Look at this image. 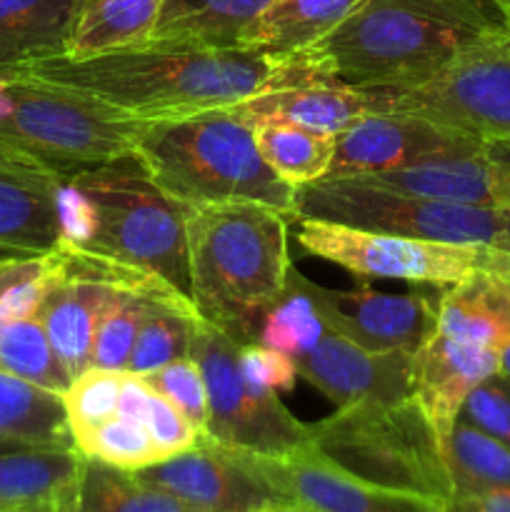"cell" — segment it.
I'll list each match as a JSON object with an SVG mask.
<instances>
[{
    "instance_id": "obj_18",
    "label": "cell",
    "mask_w": 510,
    "mask_h": 512,
    "mask_svg": "<svg viewBox=\"0 0 510 512\" xmlns=\"http://www.w3.org/2000/svg\"><path fill=\"white\" fill-rule=\"evenodd\" d=\"M413 353H375L335 333H325L308 353L295 358L308 380L335 408L353 403H395L410 398Z\"/></svg>"
},
{
    "instance_id": "obj_42",
    "label": "cell",
    "mask_w": 510,
    "mask_h": 512,
    "mask_svg": "<svg viewBox=\"0 0 510 512\" xmlns=\"http://www.w3.org/2000/svg\"><path fill=\"white\" fill-rule=\"evenodd\" d=\"M58 233V245L70 248H88L98 235V210L73 178L58 188Z\"/></svg>"
},
{
    "instance_id": "obj_17",
    "label": "cell",
    "mask_w": 510,
    "mask_h": 512,
    "mask_svg": "<svg viewBox=\"0 0 510 512\" xmlns=\"http://www.w3.org/2000/svg\"><path fill=\"white\" fill-rule=\"evenodd\" d=\"M63 175L0 135V258H33L58 248Z\"/></svg>"
},
{
    "instance_id": "obj_33",
    "label": "cell",
    "mask_w": 510,
    "mask_h": 512,
    "mask_svg": "<svg viewBox=\"0 0 510 512\" xmlns=\"http://www.w3.org/2000/svg\"><path fill=\"white\" fill-rule=\"evenodd\" d=\"M0 370L55 395H63L73 380L55 355L38 315L0 330Z\"/></svg>"
},
{
    "instance_id": "obj_35",
    "label": "cell",
    "mask_w": 510,
    "mask_h": 512,
    "mask_svg": "<svg viewBox=\"0 0 510 512\" xmlns=\"http://www.w3.org/2000/svg\"><path fill=\"white\" fill-rule=\"evenodd\" d=\"M125 370L85 368L83 373L70 380L68 390L60 395L68 420L73 445L103 423L118 415L120 390H123Z\"/></svg>"
},
{
    "instance_id": "obj_23",
    "label": "cell",
    "mask_w": 510,
    "mask_h": 512,
    "mask_svg": "<svg viewBox=\"0 0 510 512\" xmlns=\"http://www.w3.org/2000/svg\"><path fill=\"white\" fill-rule=\"evenodd\" d=\"M78 0H0V73L68 50Z\"/></svg>"
},
{
    "instance_id": "obj_41",
    "label": "cell",
    "mask_w": 510,
    "mask_h": 512,
    "mask_svg": "<svg viewBox=\"0 0 510 512\" xmlns=\"http://www.w3.org/2000/svg\"><path fill=\"white\" fill-rule=\"evenodd\" d=\"M238 360L245 380L253 388L263 390V393H290L300 378L295 358L280 353V350L268 348V345L258 343V340L240 345Z\"/></svg>"
},
{
    "instance_id": "obj_19",
    "label": "cell",
    "mask_w": 510,
    "mask_h": 512,
    "mask_svg": "<svg viewBox=\"0 0 510 512\" xmlns=\"http://www.w3.org/2000/svg\"><path fill=\"white\" fill-rule=\"evenodd\" d=\"M500 353L460 343L435 330L410 360V398L415 400L440 443H448L468 395L498 373Z\"/></svg>"
},
{
    "instance_id": "obj_9",
    "label": "cell",
    "mask_w": 510,
    "mask_h": 512,
    "mask_svg": "<svg viewBox=\"0 0 510 512\" xmlns=\"http://www.w3.org/2000/svg\"><path fill=\"white\" fill-rule=\"evenodd\" d=\"M238 353V340L198 320L190 355L208 390L210 443L255 455H285L310 445L308 423H300L278 395L253 388L240 370Z\"/></svg>"
},
{
    "instance_id": "obj_12",
    "label": "cell",
    "mask_w": 510,
    "mask_h": 512,
    "mask_svg": "<svg viewBox=\"0 0 510 512\" xmlns=\"http://www.w3.org/2000/svg\"><path fill=\"white\" fill-rule=\"evenodd\" d=\"M58 278L40 308L38 318L50 345L70 378L90 368L95 330L110 295L128 280L143 275L130 265L85 248L58 245Z\"/></svg>"
},
{
    "instance_id": "obj_22",
    "label": "cell",
    "mask_w": 510,
    "mask_h": 512,
    "mask_svg": "<svg viewBox=\"0 0 510 512\" xmlns=\"http://www.w3.org/2000/svg\"><path fill=\"white\" fill-rule=\"evenodd\" d=\"M360 0H275L238 40L240 50L290 58L343 23Z\"/></svg>"
},
{
    "instance_id": "obj_16",
    "label": "cell",
    "mask_w": 510,
    "mask_h": 512,
    "mask_svg": "<svg viewBox=\"0 0 510 512\" xmlns=\"http://www.w3.org/2000/svg\"><path fill=\"white\" fill-rule=\"evenodd\" d=\"M133 475L200 512H263L285 503L233 450L213 443L185 450Z\"/></svg>"
},
{
    "instance_id": "obj_43",
    "label": "cell",
    "mask_w": 510,
    "mask_h": 512,
    "mask_svg": "<svg viewBox=\"0 0 510 512\" xmlns=\"http://www.w3.org/2000/svg\"><path fill=\"white\" fill-rule=\"evenodd\" d=\"M490 143L495 155V208L510 215V140H490Z\"/></svg>"
},
{
    "instance_id": "obj_31",
    "label": "cell",
    "mask_w": 510,
    "mask_h": 512,
    "mask_svg": "<svg viewBox=\"0 0 510 512\" xmlns=\"http://www.w3.org/2000/svg\"><path fill=\"white\" fill-rule=\"evenodd\" d=\"M198 320L200 315L193 300L180 295L178 290L160 293L145 313L125 370L145 375L190 355Z\"/></svg>"
},
{
    "instance_id": "obj_30",
    "label": "cell",
    "mask_w": 510,
    "mask_h": 512,
    "mask_svg": "<svg viewBox=\"0 0 510 512\" xmlns=\"http://www.w3.org/2000/svg\"><path fill=\"white\" fill-rule=\"evenodd\" d=\"M0 435L30 445L75 448L60 395L5 370H0Z\"/></svg>"
},
{
    "instance_id": "obj_20",
    "label": "cell",
    "mask_w": 510,
    "mask_h": 512,
    "mask_svg": "<svg viewBox=\"0 0 510 512\" xmlns=\"http://www.w3.org/2000/svg\"><path fill=\"white\" fill-rule=\"evenodd\" d=\"M358 178L365 183L400 190V193L420 195V198L495 208V155L490 140H485L478 148L438 155V158L420 160L405 168L358 175Z\"/></svg>"
},
{
    "instance_id": "obj_11",
    "label": "cell",
    "mask_w": 510,
    "mask_h": 512,
    "mask_svg": "<svg viewBox=\"0 0 510 512\" xmlns=\"http://www.w3.org/2000/svg\"><path fill=\"white\" fill-rule=\"evenodd\" d=\"M300 288L330 333L375 353H415L438 328V298L420 290L385 293L360 280L325 288L295 270Z\"/></svg>"
},
{
    "instance_id": "obj_1",
    "label": "cell",
    "mask_w": 510,
    "mask_h": 512,
    "mask_svg": "<svg viewBox=\"0 0 510 512\" xmlns=\"http://www.w3.org/2000/svg\"><path fill=\"white\" fill-rule=\"evenodd\" d=\"M280 68L278 58L178 38H148L85 58L38 60L15 68L78 88L135 120H170L243 103Z\"/></svg>"
},
{
    "instance_id": "obj_21",
    "label": "cell",
    "mask_w": 510,
    "mask_h": 512,
    "mask_svg": "<svg viewBox=\"0 0 510 512\" xmlns=\"http://www.w3.org/2000/svg\"><path fill=\"white\" fill-rule=\"evenodd\" d=\"M435 330L500 353L510 343V290L488 270H475L440 293Z\"/></svg>"
},
{
    "instance_id": "obj_51",
    "label": "cell",
    "mask_w": 510,
    "mask_h": 512,
    "mask_svg": "<svg viewBox=\"0 0 510 512\" xmlns=\"http://www.w3.org/2000/svg\"><path fill=\"white\" fill-rule=\"evenodd\" d=\"M10 260H13V258H0V268H3V265H8ZM18 260H20V258H18Z\"/></svg>"
},
{
    "instance_id": "obj_38",
    "label": "cell",
    "mask_w": 510,
    "mask_h": 512,
    "mask_svg": "<svg viewBox=\"0 0 510 512\" xmlns=\"http://www.w3.org/2000/svg\"><path fill=\"white\" fill-rule=\"evenodd\" d=\"M140 378L150 390L175 405L195 428L208 435V390H205L203 370L195 363L193 355L173 360V363L150 370Z\"/></svg>"
},
{
    "instance_id": "obj_4",
    "label": "cell",
    "mask_w": 510,
    "mask_h": 512,
    "mask_svg": "<svg viewBox=\"0 0 510 512\" xmlns=\"http://www.w3.org/2000/svg\"><path fill=\"white\" fill-rule=\"evenodd\" d=\"M133 150L155 183L185 208L263 203L295 218V188L273 173L253 128L230 108L150 120Z\"/></svg>"
},
{
    "instance_id": "obj_7",
    "label": "cell",
    "mask_w": 510,
    "mask_h": 512,
    "mask_svg": "<svg viewBox=\"0 0 510 512\" xmlns=\"http://www.w3.org/2000/svg\"><path fill=\"white\" fill-rule=\"evenodd\" d=\"M143 128L145 120L78 88L18 70L0 73V135L63 178L133 150Z\"/></svg>"
},
{
    "instance_id": "obj_26",
    "label": "cell",
    "mask_w": 510,
    "mask_h": 512,
    "mask_svg": "<svg viewBox=\"0 0 510 512\" xmlns=\"http://www.w3.org/2000/svg\"><path fill=\"white\" fill-rule=\"evenodd\" d=\"M83 465L75 448L28 445L0 453V512L55 500Z\"/></svg>"
},
{
    "instance_id": "obj_48",
    "label": "cell",
    "mask_w": 510,
    "mask_h": 512,
    "mask_svg": "<svg viewBox=\"0 0 510 512\" xmlns=\"http://www.w3.org/2000/svg\"><path fill=\"white\" fill-rule=\"evenodd\" d=\"M30 443H23V440L8 438V435H0V453H8V450H18V448H28Z\"/></svg>"
},
{
    "instance_id": "obj_5",
    "label": "cell",
    "mask_w": 510,
    "mask_h": 512,
    "mask_svg": "<svg viewBox=\"0 0 510 512\" xmlns=\"http://www.w3.org/2000/svg\"><path fill=\"white\" fill-rule=\"evenodd\" d=\"M68 178L98 210V235L85 250L155 275L190 298V208L155 183L135 150L75 170Z\"/></svg>"
},
{
    "instance_id": "obj_27",
    "label": "cell",
    "mask_w": 510,
    "mask_h": 512,
    "mask_svg": "<svg viewBox=\"0 0 510 512\" xmlns=\"http://www.w3.org/2000/svg\"><path fill=\"white\" fill-rule=\"evenodd\" d=\"M275 0H163L150 38H178L238 48L243 30Z\"/></svg>"
},
{
    "instance_id": "obj_13",
    "label": "cell",
    "mask_w": 510,
    "mask_h": 512,
    "mask_svg": "<svg viewBox=\"0 0 510 512\" xmlns=\"http://www.w3.org/2000/svg\"><path fill=\"white\" fill-rule=\"evenodd\" d=\"M233 453L288 503L323 512H443L438 500L380 488L345 473L323 458L313 443L285 455Z\"/></svg>"
},
{
    "instance_id": "obj_50",
    "label": "cell",
    "mask_w": 510,
    "mask_h": 512,
    "mask_svg": "<svg viewBox=\"0 0 510 512\" xmlns=\"http://www.w3.org/2000/svg\"><path fill=\"white\" fill-rule=\"evenodd\" d=\"M493 3H495V8L503 13L505 23H508V28H510V0H493Z\"/></svg>"
},
{
    "instance_id": "obj_36",
    "label": "cell",
    "mask_w": 510,
    "mask_h": 512,
    "mask_svg": "<svg viewBox=\"0 0 510 512\" xmlns=\"http://www.w3.org/2000/svg\"><path fill=\"white\" fill-rule=\"evenodd\" d=\"M58 278V253L10 260L0 268V330L15 320L35 318Z\"/></svg>"
},
{
    "instance_id": "obj_3",
    "label": "cell",
    "mask_w": 510,
    "mask_h": 512,
    "mask_svg": "<svg viewBox=\"0 0 510 512\" xmlns=\"http://www.w3.org/2000/svg\"><path fill=\"white\" fill-rule=\"evenodd\" d=\"M288 215L263 203L205 205L188 215L190 298L205 323L255 343L290 278Z\"/></svg>"
},
{
    "instance_id": "obj_14",
    "label": "cell",
    "mask_w": 510,
    "mask_h": 512,
    "mask_svg": "<svg viewBox=\"0 0 510 512\" xmlns=\"http://www.w3.org/2000/svg\"><path fill=\"white\" fill-rule=\"evenodd\" d=\"M468 130L410 113H365L335 135V155L325 178H358L405 168L438 155L483 145Z\"/></svg>"
},
{
    "instance_id": "obj_15",
    "label": "cell",
    "mask_w": 510,
    "mask_h": 512,
    "mask_svg": "<svg viewBox=\"0 0 510 512\" xmlns=\"http://www.w3.org/2000/svg\"><path fill=\"white\" fill-rule=\"evenodd\" d=\"M230 110L250 128L260 123H295L340 135L360 115L375 113V95L370 88H355L283 58L268 85L243 103L230 105Z\"/></svg>"
},
{
    "instance_id": "obj_45",
    "label": "cell",
    "mask_w": 510,
    "mask_h": 512,
    "mask_svg": "<svg viewBox=\"0 0 510 512\" xmlns=\"http://www.w3.org/2000/svg\"><path fill=\"white\" fill-rule=\"evenodd\" d=\"M483 270H488L490 275L500 280L505 288L510 290V250H500V248H485L483 253Z\"/></svg>"
},
{
    "instance_id": "obj_25",
    "label": "cell",
    "mask_w": 510,
    "mask_h": 512,
    "mask_svg": "<svg viewBox=\"0 0 510 512\" xmlns=\"http://www.w3.org/2000/svg\"><path fill=\"white\" fill-rule=\"evenodd\" d=\"M163 0H78L70 28V58L125 48L153 35Z\"/></svg>"
},
{
    "instance_id": "obj_32",
    "label": "cell",
    "mask_w": 510,
    "mask_h": 512,
    "mask_svg": "<svg viewBox=\"0 0 510 512\" xmlns=\"http://www.w3.org/2000/svg\"><path fill=\"white\" fill-rule=\"evenodd\" d=\"M253 135L265 163L293 188L318 183L328 175L335 135L295 123H260L253 125Z\"/></svg>"
},
{
    "instance_id": "obj_34",
    "label": "cell",
    "mask_w": 510,
    "mask_h": 512,
    "mask_svg": "<svg viewBox=\"0 0 510 512\" xmlns=\"http://www.w3.org/2000/svg\"><path fill=\"white\" fill-rule=\"evenodd\" d=\"M325 333H328V328L323 325L318 310L310 303L305 290L300 288L298 278H295V270H290L288 288H285V293L265 313L263 325H260L258 343L280 350V353L290 355V358H300Z\"/></svg>"
},
{
    "instance_id": "obj_10",
    "label": "cell",
    "mask_w": 510,
    "mask_h": 512,
    "mask_svg": "<svg viewBox=\"0 0 510 512\" xmlns=\"http://www.w3.org/2000/svg\"><path fill=\"white\" fill-rule=\"evenodd\" d=\"M298 243L310 255L348 270L358 280H403L453 288L483 265L488 245L435 243L328 220H298Z\"/></svg>"
},
{
    "instance_id": "obj_28",
    "label": "cell",
    "mask_w": 510,
    "mask_h": 512,
    "mask_svg": "<svg viewBox=\"0 0 510 512\" xmlns=\"http://www.w3.org/2000/svg\"><path fill=\"white\" fill-rule=\"evenodd\" d=\"M168 290L175 288H170L165 280L155 278L150 273H143L135 280L120 285L110 295L108 305H105L103 315H100L98 330H95L93 338V350H90V365L108 370L128 368L135 338H138V330L143 325L150 303L160 293H168Z\"/></svg>"
},
{
    "instance_id": "obj_8",
    "label": "cell",
    "mask_w": 510,
    "mask_h": 512,
    "mask_svg": "<svg viewBox=\"0 0 510 512\" xmlns=\"http://www.w3.org/2000/svg\"><path fill=\"white\" fill-rule=\"evenodd\" d=\"M293 220H328L435 243L510 248V215L500 208L420 198L360 178H323L295 188Z\"/></svg>"
},
{
    "instance_id": "obj_47",
    "label": "cell",
    "mask_w": 510,
    "mask_h": 512,
    "mask_svg": "<svg viewBox=\"0 0 510 512\" xmlns=\"http://www.w3.org/2000/svg\"><path fill=\"white\" fill-rule=\"evenodd\" d=\"M3 512H58V510H55V503H53V500H45V503H35V505H23V508L3 510Z\"/></svg>"
},
{
    "instance_id": "obj_24",
    "label": "cell",
    "mask_w": 510,
    "mask_h": 512,
    "mask_svg": "<svg viewBox=\"0 0 510 512\" xmlns=\"http://www.w3.org/2000/svg\"><path fill=\"white\" fill-rule=\"evenodd\" d=\"M58 512H200L150 485L128 470L83 458L68 488L53 500Z\"/></svg>"
},
{
    "instance_id": "obj_39",
    "label": "cell",
    "mask_w": 510,
    "mask_h": 512,
    "mask_svg": "<svg viewBox=\"0 0 510 512\" xmlns=\"http://www.w3.org/2000/svg\"><path fill=\"white\" fill-rule=\"evenodd\" d=\"M145 428H148L150 440L158 450L160 460L173 458V455L193 450L198 445L210 443L203 430L195 428L175 405H170L163 395L150 390L148 413H145Z\"/></svg>"
},
{
    "instance_id": "obj_37",
    "label": "cell",
    "mask_w": 510,
    "mask_h": 512,
    "mask_svg": "<svg viewBox=\"0 0 510 512\" xmlns=\"http://www.w3.org/2000/svg\"><path fill=\"white\" fill-rule=\"evenodd\" d=\"M75 450L83 458L100 460V463L128 470V473L160 463V455L150 440L148 428L143 423H135V420L120 418V415L80 438L75 443Z\"/></svg>"
},
{
    "instance_id": "obj_46",
    "label": "cell",
    "mask_w": 510,
    "mask_h": 512,
    "mask_svg": "<svg viewBox=\"0 0 510 512\" xmlns=\"http://www.w3.org/2000/svg\"><path fill=\"white\" fill-rule=\"evenodd\" d=\"M263 512H323V510H315V508H308V505H300V503H278L273 505V508L263 510Z\"/></svg>"
},
{
    "instance_id": "obj_40",
    "label": "cell",
    "mask_w": 510,
    "mask_h": 512,
    "mask_svg": "<svg viewBox=\"0 0 510 512\" xmlns=\"http://www.w3.org/2000/svg\"><path fill=\"white\" fill-rule=\"evenodd\" d=\"M460 418L478 425L510 448V378L503 373L490 375L468 395Z\"/></svg>"
},
{
    "instance_id": "obj_2",
    "label": "cell",
    "mask_w": 510,
    "mask_h": 512,
    "mask_svg": "<svg viewBox=\"0 0 510 512\" xmlns=\"http://www.w3.org/2000/svg\"><path fill=\"white\" fill-rule=\"evenodd\" d=\"M508 30L493 0H360L288 60L355 88H410Z\"/></svg>"
},
{
    "instance_id": "obj_6",
    "label": "cell",
    "mask_w": 510,
    "mask_h": 512,
    "mask_svg": "<svg viewBox=\"0 0 510 512\" xmlns=\"http://www.w3.org/2000/svg\"><path fill=\"white\" fill-rule=\"evenodd\" d=\"M308 428L323 458L365 483L438 503L453 498L443 443L413 398L345 405Z\"/></svg>"
},
{
    "instance_id": "obj_44",
    "label": "cell",
    "mask_w": 510,
    "mask_h": 512,
    "mask_svg": "<svg viewBox=\"0 0 510 512\" xmlns=\"http://www.w3.org/2000/svg\"><path fill=\"white\" fill-rule=\"evenodd\" d=\"M443 512H510V495H453Z\"/></svg>"
},
{
    "instance_id": "obj_29",
    "label": "cell",
    "mask_w": 510,
    "mask_h": 512,
    "mask_svg": "<svg viewBox=\"0 0 510 512\" xmlns=\"http://www.w3.org/2000/svg\"><path fill=\"white\" fill-rule=\"evenodd\" d=\"M453 495H510V448L458 418L445 443Z\"/></svg>"
},
{
    "instance_id": "obj_49",
    "label": "cell",
    "mask_w": 510,
    "mask_h": 512,
    "mask_svg": "<svg viewBox=\"0 0 510 512\" xmlns=\"http://www.w3.org/2000/svg\"><path fill=\"white\" fill-rule=\"evenodd\" d=\"M498 373H503L505 378H510V343L500 350V365H498Z\"/></svg>"
}]
</instances>
